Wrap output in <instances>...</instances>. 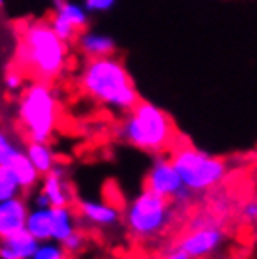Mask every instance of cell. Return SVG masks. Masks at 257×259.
<instances>
[{
	"label": "cell",
	"mask_w": 257,
	"mask_h": 259,
	"mask_svg": "<svg viewBox=\"0 0 257 259\" xmlns=\"http://www.w3.org/2000/svg\"><path fill=\"white\" fill-rule=\"evenodd\" d=\"M77 83L84 96L111 113H126L139 102V92L128 68L115 55L87 60Z\"/></svg>",
	"instance_id": "1"
},
{
	"label": "cell",
	"mask_w": 257,
	"mask_h": 259,
	"mask_svg": "<svg viewBox=\"0 0 257 259\" xmlns=\"http://www.w3.org/2000/svg\"><path fill=\"white\" fill-rule=\"evenodd\" d=\"M15 60L26 75L55 83L68 70L70 49L53 32L49 21L36 19L21 28Z\"/></svg>",
	"instance_id": "2"
},
{
	"label": "cell",
	"mask_w": 257,
	"mask_h": 259,
	"mask_svg": "<svg viewBox=\"0 0 257 259\" xmlns=\"http://www.w3.org/2000/svg\"><path fill=\"white\" fill-rule=\"evenodd\" d=\"M116 136L132 149L145 154H163L175 143V124L160 105L139 100L116 130Z\"/></svg>",
	"instance_id": "3"
},
{
	"label": "cell",
	"mask_w": 257,
	"mask_h": 259,
	"mask_svg": "<svg viewBox=\"0 0 257 259\" xmlns=\"http://www.w3.org/2000/svg\"><path fill=\"white\" fill-rule=\"evenodd\" d=\"M60 120V96L49 81L34 79L19 92L17 122L28 141H51Z\"/></svg>",
	"instance_id": "4"
},
{
	"label": "cell",
	"mask_w": 257,
	"mask_h": 259,
	"mask_svg": "<svg viewBox=\"0 0 257 259\" xmlns=\"http://www.w3.org/2000/svg\"><path fill=\"white\" fill-rule=\"evenodd\" d=\"M173 220L175 210L171 201L145 188L126 203L120 222H124L126 231L134 240L150 242L160 239Z\"/></svg>",
	"instance_id": "5"
},
{
	"label": "cell",
	"mask_w": 257,
	"mask_h": 259,
	"mask_svg": "<svg viewBox=\"0 0 257 259\" xmlns=\"http://www.w3.org/2000/svg\"><path fill=\"white\" fill-rule=\"evenodd\" d=\"M180 181L192 194H205L220 186L227 177V163L214 154L199 150L190 145H180L171 152Z\"/></svg>",
	"instance_id": "6"
},
{
	"label": "cell",
	"mask_w": 257,
	"mask_h": 259,
	"mask_svg": "<svg viewBox=\"0 0 257 259\" xmlns=\"http://www.w3.org/2000/svg\"><path fill=\"white\" fill-rule=\"evenodd\" d=\"M225 244V233L218 226L210 222H195L192 224L182 239H179L175 244L163 252V257L169 259H201L210 257L218 253Z\"/></svg>",
	"instance_id": "7"
},
{
	"label": "cell",
	"mask_w": 257,
	"mask_h": 259,
	"mask_svg": "<svg viewBox=\"0 0 257 259\" xmlns=\"http://www.w3.org/2000/svg\"><path fill=\"white\" fill-rule=\"evenodd\" d=\"M145 188L154 194L165 197L167 201H175L180 207H186L192 203L193 194L180 181L171 158L165 154H156L147 175H145Z\"/></svg>",
	"instance_id": "8"
},
{
	"label": "cell",
	"mask_w": 257,
	"mask_h": 259,
	"mask_svg": "<svg viewBox=\"0 0 257 259\" xmlns=\"http://www.w3.org/2000/svg\"><path fill=\"white\" fill-rule=\"evenodd\" d=\"M77 214L87 226L96 227V229H113L122 220V212L115 205L103 199H92V197H84L79 201Z\"/></svg>",
	"instance_id": "9"
},
{
	"label": "cell",
	"mask_w": 257,
	"mask_h": 259,
	"mask_svg": "<svg viewBox=\"0 0 257 259\" xmlns=\"http://www.w3.org/2000/svg\"><path fill=\"white\" fill-rule=\"evenodd\" d=\"M39 192L47 197L51 207H70L73 201V190L70 184V177L64 165L57 163L55 167L39 177Z\"/></svg>",
	"instance_id": "10"
},
{
	"label": "cell",
	"mask_w": 257,
	"mask_h": 259,
	"mask_svg": "<svg viewBox=\"0 0 257 259\" xmlns=\"http://www.w3.org/2000/svg\"><path fill=\"white\" fill-rule=\"evenodd\" d=\"M28 208H30L28 201L21 195L0 201V239H6L10 235L25 229Z\"/></svg>",
	"instance_id": "11"
},
{
	"label": "cell",
	"mask_w": 257,
	"mask_h": 259,
	"mask_svg": "<svg viewBox=\"0 0 257 259\" xmlns=\"http://www.w3.org/2000/svg\"><path fill=\"white\" fill-rule=\"evenodd\" d=\"M77 47L87 59H98V57H109L115 55L116 41L113 36L98 30H87L77 34Z\"/></svg>",
	"instance_id": "12"
},
{
	"label": "cell",
	"mask_w": 257,
	"mask_h": 259,
	"mask_svg": "<svg viewBox=\"0 0 257 259\" xmlns=\"http://www.w3.org/2000/svg\"><path fill=\"white\" fill-rule=\"evenodd\" d=\"M38 240L26 229L0 239V259H32Z\"/></svg>",
	"instance_id": "13"
},
{
	"label": "cell",
	"mask_w": 257,
	"mask_h": 259,
	"mask_svg": "<svg viewBox=\"0 0 257 259\" xmlns=\"http://www.w3.org/2000/svg\"><path fill=\"white\" fill-rule=\"evenodd\" d=\"M6 167L10 169L15 182L19 184L21 192H32V190L38 188L41 175L38 173V169L32 165V162L28 160V156L25 154L23 149L15 156H12V160L6 163Z\"/></svg>",
	"instance_id": "14"
},
{
	"label": "cell",
	"mask_w": 257,
	"mask_h": 259,
	"mask_svg": "<svg viewBox=\"0 0 257 259\" xmlns=\"http://www.w3.org/2000/svg\"><path fill=\"white\" fill-rule=\"evenodd\" d=\"M25 229L34 239L47 240L53 233V207H32L28 208Z\"/></svg>",
	"instance_id": "15"
},
{
	"label": "cell",
	"mask_w": 257,
	"mask_h": 259,
	"mask_svg": "<svg viewBox=\"0 0 257 259\" xmlns=\"http://www.w3.org/2000/svg\"><path fill=\"white\" fill-rule=\"evenodd\" d=\"M25 154L28 156V160L32 162V165L38 169L39 175L49 173L55 165H57V154L53 147L49 145V141H28L26 143Z\"/></svg>",
	"instance_id": "16"
},
{
	"label": "cell",
	"mask_w": 257,
	"mask_h": 259,
	"mask_svg": "<svg viewBox=\"0 0 257 259\" xmlns=\"http://www.w3.org/2000/svg\"><path fill=\"white\" fill-rule=\"evenodd\" d=\"M55 15L60 17V19H64L77 32L87 28L90 19V13L84 10L81 2H75V0H58L57 6H55Z\"/></svg>",
	"instance_id": "17"
},
{
	"label": "cell",
	"mask_w": 257,
	"mask_h": 259,
	"mask_svg": "<svg viewBox=\"0 0 257 259\" xmlns=\"http://www.w3.org/2000/svg\"><path fill=\"white\" fill-rule=\"evenodd\" d=\"M77 227V216L71 210V205L70 207H53V240L62 242Z\"/></svg>",
	"instance_id": "18"
},
{
	"label": "cell",
	"mask_w": 257,
	"mask_h": 259,
	"mask_svg": "<svg viewBox=\"0 0 257 259\" xmlns=\"http://www.w3.org/2000/svg\"><path fill=\"white\" fill-rule=\"evenodd\" d=\"M21 149L23 147H21L19 137L12 130L0 126V165H6L12 160V156L17 154Z\"/></svg>",
	"instance_id": "19"
},
{
	"label": "cell",
	"mask_w": 257,
	"mask_h": 259,
	"mask_svg": "<svg viewBox=\"0 0 257 259\" xmlns=\"http://www.w3.org/2000/svg\"><path fill=\"white\" fill-rule=\"evenodd\" d=\"M64 257H68V255H66L62 244L53 239H47L38 242L32 259H64Z\"/></svg>",
	"instance_id": "20"
},
{
	"label": "cell",
	"mask_w": 257,
	"mask_h": 259,
	"mask_svg": "<svg viewBox=\"0 0 257 259\" xmlns=\"http://www.w3.org/2000/svg\"><path fill=\"white\" fill-rule=\"evenodd\" d=\"M21 194L23 192H21L19 184L15 182L13 175L10 173V169L6 165H0V201H6Z\"/></svg>",
	"instance_id": "21"
},
{
	"label": "cell",
	"mask_w": 257,
	"mask_h": 259,
	"mask_svg": "<svg viewBox=\"0 0 257 259\" xmlns=\"http://www.w3.org/2000/svg\"><path fill=\"white\" fill-rule=\"evenodd\" d=\"M26 84V73L21 70L19 66L17 68H10L4 73V89L12 94H19Z\"/></svg>",
	"instance_id": "22"
},
{
	"label": "cell",
	"mask_w": 257,
	"mask_h": 259,
	"mask_svg": "<svg viewBox=\"0 0 257 259\" xmlns=\"http://www.w3.org/2000/svg\"><path fill=\"white\" fill-rule=\"evenodd\" d=\"M49 25H51L53 32L57 34L58 38L62 39V41H66V44H71L73 39L77 38V30L73 28L71 25H68L64 19H60V17H57L55 13L51 15V19H49Z\"/></svg>",
	"instance_id": "23"
},
{
	"label": "cell",
	"mask_w": 257,
	"mask_h": 259,
	"mask_svg": "<svg viewBox=\"0 0 257 259\" xmlns=\"http://www.w3.org/2000/svg\"><path fill=\"white\" fill-rule=\"evenodd\" d=\"M60 244L64 248L66 255H77V253L83 252L84 246H87V237H84V233L77 227V229L71 235H68Z\"/></svg>",
	"instance_id": "24"
},
{
	"label": "cell",
	"mask_w": 257,
	"mask_h": 259,
	"mask_svg": "<svg viewBox=\"0 0 257 259\" xmlns=\"http://www.w3.org/2000/svg\"><path fill=\"white\" fill-rule=\"evenodd\" d=\"M81 4L89 13H105L115 8L116 0H83Z\"/></svg>",
	"instance_id": "25"
},
{
	"label": "cell",
	"mask_w": 257,
	"mask_h": 259,
	"mask_svg": "<svg viewBox=\"0 0 257 259\" xmlns=\"http://www.w3.org/2000/svg\"><path fill=\"white\" fill-rule=\"evenodd\" d=\"M242 220L246 222V224H255L257 220V203L253 199L248 201V203H244V207H242Z\"/></svg>",
	"instance_id": "26"
},
{
	"label": "cell",
	"mask_w": 257,
	"mask_h": 259,
	"mask_svg": "<svg viewBox=\"0 0 257 259\" xmlns=\"http://www.w3.org/2000/svg\"><path fill=\"white\" fill-rule=\"evenodd\" d=\"M34 207H51V205H49V201H47V197H45L39 190L34 194Z\"/></svg>",
	"instance_id": "27"
},
{
	"label": "cell",
	"mask_w": 257,
	"mask_h": 259,
	"mask_svg": "<svg viewBox=\"0 0 257 259\" xmlns=\"http://www.w3.org/2000/svg\"><path fill=\"white\" fill-rule=\"evenodd\" d=\"M2 4H4V0H0V6H2Z\"/></svg>",
	"instance_id": "28"
},
{
	"label": "cell",
	"mask_w": 257,
	"mask_h": 259,
	"mask_svg": "<svg viewBox=\"0 0 257 259\" xmlns=\"http://www.w3.org/2000/svg\"><path fill=\"white\" fill-rule=\"evenodd\" d=\"M55 2H58V0H55Z\"/></svg>",
	"instance_id": "29"
}]
</instances>
